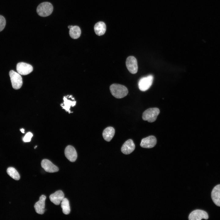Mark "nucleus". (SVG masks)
Listing matches in <instances>:
<instances>
[{"mask_svg": "<svg viewBox=\"0 0 220 220\" xmlns=\"http://www.w3.org/2000/svg\"><path fill=\"white\" fill-rule=\"evenodd\" d=\"M112 94L117 98H121L126 96L128 94L127 88L125 86L119 84L114 83L110 86Z\"/></svg>", "mask_w": 220, "mask_h": 220, "instance_id": "nucleus-1", "label": "nucleus"}, {"mask_svg": "<svg viewBox=\"0 0 220 220\" xmlns=\"http://www.w3.org/2000/svg\"><path fill=\"white\" fill-rule=\"evenodd\" d=\"M53 10L52 4L50 2H45L39 4L37 8L36 11L39 16L46 17L50 15Z\"/></svg>", "mask_w": 220, "mask_h": 220, "instance_id": "nucleus-2", "label": "nucleus"}, {"mask_svg": "<svg viewBox=\"0 0 220 220\" xmlns=\"http://www.w3.org/2000/svg\"><path fill=\"white\" fill-rule=\"evenodd\" d=\"M160 112L159 109L157 108H148L143 112L142 116V119L149 122H154L156 119Z\"/></svg>", "mask_w": 220, "mask_h": 220, "instance_id": "nucleus-3", "label": "nucleus"}, {"mask_svg": "<svg viewBox=\"0 0 220 220\" xmlns=\"http://www.w3.org/2000/svg\"><path fill=\"white\" fill-rule=\"evenodd\" d=\"M9 75L13 88L15 90L20 89L23 84L21 76L19 73L13 70L9 71Z\"/></svg>", "mask_w": 220, "mask_h": 220, "instance_id": "nucleus-4", "label": "nucleus"}, {"mask_svg": "<svg viewBox=\"0 0 220 220\" xmlns=\"http://www.w3.org/2000/svg\"><path fill=\"white\" fill-rule=\"evenodd\" d=\"M153 79V77L152 75L141 78L138 83L139 89L142 91L148 90L152 85Z\"/></svg>", "mask_w": 220, "mask_h": 220, "instance_id": "nucleus-5", "label": "nucleus"}, {"mask_svg": "<svg viewBox=\"0 0 220 220\" xmlns=\"http://www.w3.org/2000/svg\"><path fill=\"white\" fill-rule=\"evenodd\" d=\"M127 68L129 71L133 74H136L138 72V66L136 59L134 57L130 56L127 59Z\"/></svg>", "mask_w": 220, "mask_h": 220, "instance_id": "nucleus-6", "label": "nucleus"}, {"mask_svg": "<svg viewBox=\"0 0 220 220\" xmlns=\"http://www.w3.org/2000/svg\"><path fill=\"white\" fill-rule=\"evenodd\" d=\"M17 72L20 74L26 75L31 72L33 68L30 64L23 62L18 63L16 65Z\"/></svg>", "mask_w": 220, "mask_h": 220, "instance_id": "nucleus-7", "label": "nucleus"}, {"mask_svg": "<svg viewBox=\"0 0 220 220\" xmlns=\"http://www.w3.org/2000/svg\"><path fill=\"white\" fill-rule=\"evenodd\" d=\"M208 218L207 213L201 210H196L193 211L189 216V220H201L202 219H207Z\"/></svg>", "mask_w": 220, "mask_h": 220, "instance_id": "nucleus-8", "label": "nucleus"}, {"mask_svg": "<svg viewBox=\"0 0 220 220\" xmlns=\"http://www.w3.org/2000/svg\"><path fill=\"white\" fill-rule=\"evenodd\" d=\"M156 143V138L153 136H150L141 140L140 146L145 148H151L153 147Z\"/></svg>", "mask_w": 220, "mask_h": 220, "instance_id": "nucleus-9", "label": "nucleus"}, {"mask_svg": "<svg viewBox=\"0 0 220 220\" xmlns=\"http://www.w3.org/2000/svg\"><path fill=\"white\" fill-rule=\"evenodd\" d=\"M41 165L42 167L47 172L54 173L57 172L59 170L56 166L47 159L42 160L41 162Z\"/></svg>", "mask_w": 220, "mask_h": 220, "instance_id": "nucleus-10", "label": "nucleus"}, {"mask_svg": "<svg viewBox=\"0 0 220 220\" xmlns=\"http://www.w3.org/2000/svg\"><path fill=\"white\" fill-rule=\"evenodd\" d=\"M64 153L66 157L70 161L74 162L76 160L77 153L75 148L72 146H68L65 149Z\"/></svg>", "mask_w": 220, "mask_h": 220, "instance_id": "nucleus-11", "label": "nucleus"}, {"mask_svg": "<svg viewBox=\"0 0 220 220\" xmlns=\"http://www.w3.org/2000/svg\"><path fill=\"white\" fill-rule=\"evenodd\" d=\"M135 148V145L133 141L130 139L123 144L121 148V151L124 154L127 155L132 152Z\"/></svg>", "mask_w": 220, "mask_h": 220, "instance_id": "nucleus-12", "label": "nucleus"}, {"mask_svg": "<svg viewBox=\"0 0 220 220\" xmlns=\"http://www.w3.org/2000/svg\"><path fill=\"white\" fill-rule=\"evenodd\" d=\"M46 198L45 196L42 195L40 196L39 201L35 204L34 207L37 213L41 215L44 213Z\"/></svg>", "mask_w": 220, "mask_h": 220, "instance_id": "nucleus-13", "label": "nucleus"}, {"mask_svg": "<svg viewBox=\"0 0 220 220\" xmlns=\"http://www.w3.org/2000/svg\"><path fill=\"white\" fill-rule=\"evenodd\" d=\"M49 198L51 202L54 204L58 205L64 199V194L61 190H58L50 195Z\"/></svg>", "mask_w": 220, "mask_h": 220, "instance_id": "nucleus-14", "label": "nucleus"}, {"mask_svg": "<svg viewBox=\"0 0 220 220\" xmlns=\"http://www.w3.org/2000/svg\"><path fill=\"white\" fill-rule=\"evenodd\" d=\"M212 199L215 204L220 207V184L215 186L211 193Z\"/></svg>", "mask_w": 220, "mask_h": 220, "instance_id": "nucleus-15", "label": "nucleus"}, {"mask_svg": "<svg viewBox=\"0 0 220 220\" xmlns=\"http://www.w3.org/2000/svg\"><path fill=\"white\" fill-rule=\"evenodd\" d=\"M115 133V130L112 127H109L105 129L102 133L104 140L110 141L113 138Z\"/></svg>", "mask_w": 220, "mask_h": 220, "instance_id": "nucleus-16", "label": "nucleus"}, {"mask_svg": "<svg viewBox=\"0 0 220 220\" xmlns=\"http://www.w3.org/2000/svg\"><path fill=\"white\" fill-rule=\"evenodd\" d=\"M94 29L96 34L98 36H101L105 33L106 26L104 22L100 21L95 24Z\"/></svg>", "mask_w": 220, "mask_h": 220, "instance_id": "nucleus-17", "label": "nucleus"}, {"mask_svg": "<svg viewBox=\"0 0 220 220\" xmlns=\"http://www.w3.org/2000/svg\"><path fill=\"white\" fill-rule=\"evenodd\" d=\"M64 102L63 104L61 105V106L66 111L68 112L69 113L71 112L70 110L71 107H73L75 105L76 101H72L68 99L67 97H64L63 98Z\"/></svg>", "mask_w": 220, "mask_h": 220, "instance_id": "nucleus-18", "label": "nucleus"}, {"mask_svg": "<svg viewBox=\"0 0 220 220\" xmlns=\"http://www.w3.org/2000/svg\"><path fill=\"white\" fill-rule=\"evenodd\" d=\"M69 34L70 37L72 38L76 39L79 37L81 34L80 28L77 26H72L70 29Z\"/></svg>", "mask_w": 220, "mask_h": 220, "instance_id": "nucleus-19", "label": "nucleus"}, {"mask_svg": "<svg viewBox=\"0 0 220 220\" xmlns=\"http://www.w3.org/2000/svg\"><path fill=\"white\" fill-rule=\"evenodd\" d=\"M61 207L63 213L65 215L69 214L70 212V208L68 200L64 198L61 202Z\"/></svg>", "mask_w": 220, "mask_h": 220, "instance_id": "nucleus-20", "label": "nucleus"}, {"mask_svg": "<svg viewBox=\"0 0 220 220\" xmlns=\"http://www.w3.org/2000/svg\"><path fill=\"white\" fill-rule=\"evenodd\" d=\"M7 172L9 175L13 179L18 180L20 179V175L16 169L13 167H9L7 169Z\"/></svg>", "mask_w": 220, "mask_h": 220, "instance_id": "nucleus-21", "label": "nucleus"}, {"mask_svg": "<svg viewBox=\"0 0 220 220\" xmlns=\"http://www.w3.org/2000/svg\"><path fill=\"white\" fill-rule=\"evenodd\" d=\"M6 24V21L4 17L0 15V32L4 28Z\"/></svg>", "mask_w": 220, "mask_h": 220, "instance_id": "nucleus-22", "label": "nucleus"}, {"mask_svg": "<svg viewBox=\"0 0 220 220\" xmlns=\"http://www.w3.org/2000/svg\"><path fill=\"white\" fill-rule=\"evenodd\" d=\"M32 136V133L30 132H28L25 134L23 138V140L25 142H30Z\"/></svg>", "mask_w": 220, "mask_h": 220, "instance_id": "nucleus-23", "label": "nucleus"}, {"mask_svg": "<svg viewBox=\"0 0 220 220\" xmlns=\"http://www.w3.org/2000/svg\"><path fill=\"white\" fill-rule=\"evenodd\" d=\"M20 130L22 133H24V129L22 128L20 129Z\"/></svg>", "mask_w": 220, "mask_h": 220, "instance_id": "nucleus-24", "label": "nucleus"}, {"mask_svg": "<svg viewBox=\"0 0 220 220\" xmlns=\"http://www.w3.org/2000/svg\"><path fill=\"white\" fill-rule=\"evenodd\" d=\"M72 27V26H68V28L70 29Z\"/></svg>", "mask_w": 220, "mask_h": 220, "instance_id": "nucleus-25", "label": "nucleus"}, {"mask_svg": "<svg viewBox=\"0 0 220 220\" xmlns=\"http://www.w3.org/2000/svg\"><path fill=\"white\" fill-rule=\"evenodd\" d=\"M37 147V146H36L34 147V148H36Z\"/></svg>", "mask_w": 220, "mask_h": 220, "instance_id": "nucleus-26", "label": "nucleus"}]
</instances>
